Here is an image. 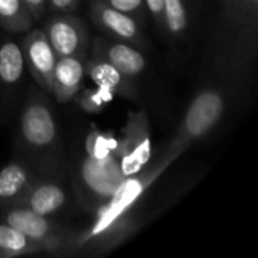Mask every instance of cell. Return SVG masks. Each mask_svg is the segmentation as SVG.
I'll list each match as a JSON object with an SVG mask.
<instances>
[{
	"mask_svg": "<svg viewBox=\"0 0 258 258\" xmlns=\"http://www.w3.org/2000/svg\"><path fill=\"white\" fill-rule=\"evenodd\" d=\"M258 0H237L234 20L224 38L215 42L213 70L231 88L242 86L257 59Z\"/></svg>",
	"mask_w": 258,
	"mask_h": 258,
	"instance_id": "1",
	"label": "cell"
},
{
	"mask_svg": "<svg viewBox=\"0 0 258 258\" xmlns=\"http://www.w3.org/2000/svg\"><path fill=\"white\" fill-rule=\"evenodd\" d=\"M44 91L27 95L18 125V154L44 171L60 168V141L54 112Z\"/></svg>",
	"mask_w": 258,
	"mask_h": 258,
	"instance_id": "2",
	"label": "cell"
},
{
	"mask_svg": "<svg viewBox=\"0 0 258 258\" xmlns=\"http://www.w3.org/2000/svg\"><path fill=\"white\" fill-rule=\"evenodd\" d=\"M230 88L231 86L225 82L224 85H209L203 88L189 104L181 124L166 150L183 154L192 142L207 136L227 112Z\"/></svg>",
	"mask_w": 258,
	"mask_h": 258,
	"instance_id": "3",
	"label": "cell"
},
{
	"mask_svg": "<svg viewBox=\"0 0 258 258\" xmlns=\"http://www.w3.org/2000/svg\"><path fill=\"white\" fill-rule=\"evenodd\" d=\"M0 221L38 243L45 254L62 255L77 251V233L60 227L51 218L41 216L24 206H0Z\"/></svg>",
	"mask_w": 258,
	"mask_h": 258,
	"instance_id": "4",
	"label": "cell"
},
{
	"mask_svg": "<svg viewBox=\"0 0 258 258\" xmlns=\"http://www.w3.org/2000/svg\"><path fill=\"white\" fill-rule=\"evenodd\" d=\"M125 175L121 171L118 156L113 154L104 160H94L85 156L74 174V189L79 203L91 212L106 204Z\"/></svg>",
	"mask_w": 258,
	"mask_h": 258,
	"instance_id": "5",
	"label": "cell"
},
{
	"mask_svg": "<svg viewBox=\"0 0 258 258\" xmlns=\"http://www.w3.org/2000/svg\"><path fill=\"white\" fill-rule=\"evenodd\" d=\"M151 154L153 142L148 116L145 112H130L116 150L122 174L130 177L145 169Z\"/></svg>",
	"mask_w": 258,
	"mask_h": 258,
	"instance_id": "6",
	"label": "cell"
},
{
	"mask_svg": "<svg viewBox=\"0 0 258 258\" xmlns=\"http://www.w3.org/2000/svg\"><path fill=\"white\" fill-rule=\"evenodd\" d=\"M68 201L70 194L60 180L59 169H53L41 172L15 204L24 206L41 216L54 218L67 209Z\"/></svg>",
	"mask_w": 258,
	"mask_h": 258,
	"instance_id": "7",
	"label": "cell"
},
{
	"mask_svg": "<svg viewBox=\"0 0 258 258\" xmlns=\"http://www.w3.org/2000/svg\"><path fill=\"white\" fill-rule=\"evenodd\" d=\"M57 57L88 54L91 35L86 23L71 12L51 15L42 27Z\"/></svg>",
	"mask_w": 258,
	"mask_h": 258,
	"instance_id": "8",
	"label": "cell"
},
{
	"mask_svg": "<svg viewBox=\"0 0 258 258\" xmlns=\"http://www.w3.org/2000/svg\"><path fill=\"white\" fill-rule=\"evenodd\" d=\"M89 17L92 24L107 38L132 44L138 48L147 47L141 21L130 14L110 8L100 0H91Z\"/></svg>",
	"mask_w": 258,
	"mask_h": 258,
	"instance_id": "9",
	"label": "cell"
},
{
	"mask_svg": "<svg viewBox=\"0 0 258 258\" xmlns=\"http://www.w3.org/2000/svg\"><path fill=\"white\" fill-rule=\"evenodd\" d=\"M21 50L24 56L26 68L33 77L35 83L45 94H51L53 70L56 63V53L47 39L42 29L27 30V35L21 41Z\"/></svg>",
	"mask_w": 258,
	"mask_h": 258,
	"instance_id": "10",
	"label": "cell"
},
{
	"mask_svg": "<svg viewBox=\"0 0 258 258\" xmlns=\"http://www.w3.org/2000/svg\"><path fill=\"white\" fill-rule=\"evenodd\" d=\"M89 47L92 54L101 56L132 79H138L148 67L144 51L132 44L115 41L107 36H95Z\"/></svg>",
	"mask_w": 258,
	"mask_h": 258,
	"instance_id": "11",
	"label": "cell"
},
{
	"mask_svg": "<svg viewBox=\"0 0 258 258\" xmlns=\"http://www.w3.org/2000/svg\"><path fill=\"white\" fill-rule=\"evenodd\" d=\"M88 54L62 56L56 59L51 80V95L57 103L67 104L76 98L86 77L85 65Z\"/></svg>",
	"mask_w": 258,
	"mask_h": 258,
	"instance_id": "12",
	"label": "cell"
},
{
	"mask_svg": "<svg viewBox=\"0 0 258 258\" xmlns=\"http://www.w3.org/2000/svg\"><path fill=\"white\" fill-rule=\"evenodd\" d=\"M85 71H86V76L97 86L106 88L107 91L122 98H128V100L139 98L136 79L125 76L124 73H121L118 68H115L110 62H107L101 56L91 53V56L86 57Z\"/></svg>",
	"mask_w": 258,
	"mask_h": 258,
	"instance_id": "13",
	"label": "cell"
},
{
	"mask_svg": "<svg viewBox=\"0 0 258 258\" xmlns=\"http://www.w3.org/2000/svg\"><path fill=\"white\" fill-rule=\"evenodd\" d=\"M41 172L44 169L24 157L3 166L0 169V206L15 204Z\"/></svg>",
	"mask_w": 258,
	"mask_h": 258,
	"instance_id": "14",
	"label": "cell"
},
{
	"mask_svg": "<svg viewBox=\"0 0 258 258\" xmlns=\"http://www.w3.org/2000/svg\"><path fill=\"white\" fill-rule=\"evenodd\" d=\"M24 56L21 45L14 39L0 41V88L14 91L24 77Z\"/></svg>",
	"mask_w": 258,
	"mask_h": 258,
	"instance_id": "15",
	"label": "cell"
},
{
	"mask_svg": "<svg viewBox=\"0 0 258 258\" xmlns=\"http://www.w3.org/2000/svg\"><path fill=\"white\" fill-rule=\"evenodd\" d=\"M29 254H45L44 249L26 237L23 233L0 221V258L18 257Z\"/></svg>",
	"mask_w": 258,
	"mask_h": 258,
	"instance_id": "16",
	"label": "cell"
},
{
	"mask_svg": "<svg viewBox=\"0 0 258 258\" xmlns=\"http://www.w3.org/2000/svg\"><path fill=\"white\" fill-rule=\"evenodd\" d=\"M33 20L21 0H0V27L9 33L27 32Z\"/></svg>",
	"mask_w": 258,
	"mask_h": 258,
	"instance_id": "17",
	"label": "cell"
},
{
	"mask_svg": "<svg viewBox=\"0 0 258 258\" xmlns=\"http://www.w3.org/2000/svg\"><path fill=\"white\" fill-rule=\"evenodd\" d=\"M189 29V14L184 0H165L163 3V33L171 39H181Z\"/></svg>",
	"mask_w": 258,
	"mask_h": 258,
	"instance_id": "18",
	"label": "cell"
},
{
	"mask_svg": "<svg viewBox=\"0 0 258 258\" xmlns=\"http://www.w3.org/2000/svg\"><path fill=\"white\" fill-rule=\"evenodd\" d=\"M85 150H86L85 156H88L94 160H104V159H109L110 156L116 154L118 139L113 135L104 133L94 127L86 136Z\"/></svg>",
	"mask_w": 258,
	"mask_h": 258,
	"instance_id": "19",
	"label": "cell"
},
{
	"mask_svg": "<svg viewBox=\"0 0 258 258\" xmlns=\"http://www.w3.org/2000/svg\"><path fill=\"white\" fill-rule=\"evenodd\" d=\"M113 92L107 91L106 88L97 86L95 89H80L79 94L76 95L77 104L82 110L88 113H100L112 100H113Z\"/></svg>",
	"mask_w": 258,
	"mask_h": 258,
	"instance_id": "20",
	"label": "cell"
},
{
	"mask_svg": "<svg viewBox=\"0 0 258 258\" xmlns=\"http://www.w3.org/2000/svg\"><path fill=\"white\" fill-rule=\"evenodd\" d=\"M100 2L109 5L113 9H118L121 12L133 15L141 23L144 21L145 14H147V8H145L144 0H100Z\"/></svg>",
	"mask_w": 258,
	"mask_h": 258,
	"instance_id": "21",
	"label": "cell"
},
{
	"mask_svg": "<svg viewBox=\"0 0 258 258\" xmlns=\"http://www.w3.org/2000/svg\"><path fill=\"white\" fill-rule=\"evenodd\" d=\"M219 5H221V14H219L215 36H221L230 29V26L234 20L237 0H219Z\"/></svg>",
	"mask_w": 258,
	"mask_h": 258,
	"instance_id": "22",
	"label": "cell"
},
{
	"mask_svg": "<svg viewBox=\"0 0 258 258\" xmlns=\"http://www.w3.org/2000/svg\"><path fill=\"white\" fill-rule=\"evenodd\" d=\"M147 12L151 15L154 24L163 32V3L165 0H144Z\"/></svg>",
	"mask_w": 258,
	"mask_h": 258,
	"instance_id": "23",
	"label": "cell"
},
{
	"mask_svg": "<svg viewBox=\"0 0 258 258\" xmlns=\"http://www.w3.org/2000/svg\"><path fill=\"white\" fill-rule=\"evenodd\" d=\"M80 5V0H47V9L53 14H65L73 12Z\"/></svg>",
	"mask_w": 258,
	"mask_h": 258,
	"instance_id": "24",
	"label": "cell"
},
{
	"mask_svg": "<svg viewBox=\"0 0 258 258\" xmlns=\"http://www.w3.org/2000/svg\"><path fill=\"white\" fill-rule=\"evenodd\" d=\"M26 6V9L29 11L32 20H39L41 17H44L45 11H47V0H21Z\"/></svg>",
	"mask_w": 258,
	"mask_h": 258,
	"instance_id": "25",
	"label": "cell"
}]
</instances>
